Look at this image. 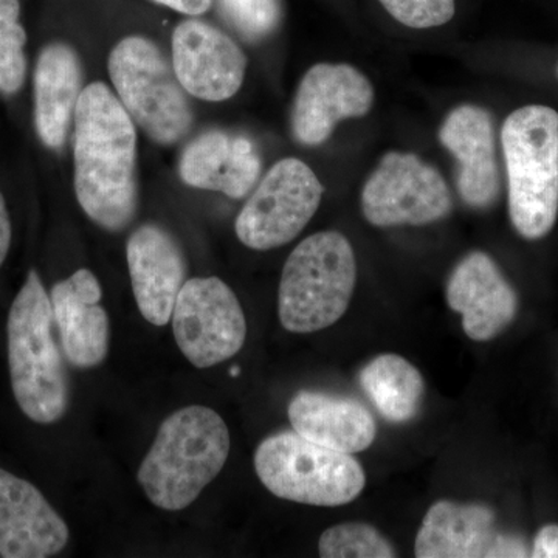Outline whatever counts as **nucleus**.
Segmentation results:
<instances>
[{
  "label": "nucleus",
  "mask_w": 558,
  "mask_h": 558,
  "mask_svg": "<svg viewBox=\"0 0 558 558\" xmlns=\"http://www.w3.org/2000/svg\"><path fill=\"white\" fill-rule=\"evenodd\" d=\"M54 328L49 293L32 269L11 304L7 336L14 399L25 416L43 425L60 421L70 402L69 373Z\"/></svg>",
  "instance_id": "3"
},
{
  "label": "nucleus",
  "mask_w": 558,
  "mask_h": 558,
  "mask_svg": "<svg viewBox=\"0 0 558 558\" xmlns=\"http://www.w3.org/2000/svg\"><path fill=\"white\" fill-rule=\"evenodd\" d=\"M11 236H13V230H11L9 207H7L5 197L0 191V267L3 266L7 256H9Z\"/></svg>",
  "instance_id": "29"
},
{
  "label": "nucleus",
  "mask_w": 558,
  "mask_h": 558,
  "mask_svg": "<svg viewBox=\"0 0 558 558\" xmlns=\"http://www.w3.org/2000/svg\"><path fill=\"white\" fill-rule=\"evenodd\" d=\"M557 76H558V65H557Z\"/></svg>",
  "instance_id": "30"
},
{
  "label": "nucleus",
  "mask_w": 558,
  "mask_h": 558,
  "mask_svg": "<svg viewBox=\"0 0 558 558\" xmlns=\"http://www.w3.org/2000/svg\"><path fill=\"white\" fill-rule=\"evenodd\" d=\"M439 140L458 161L461 199L472 208L492 207L498 199L501 182L490 113L476 105L458 106L444 120Z\"/></svg>",
  "instance_id": "16"
},
{
  "label": "nucleus",
  "mask_w": 558,
  "mask_h": 558,
  "mask_svg": "<svg viewBox=\"0 0 558 558\" xmlns=\"http://www.w3.org/2000/svg\"><path fill=\"white\" fill-rule=\"evenodd\" d=\"M255 470L275 497L300 505L336 508L354 501L366 486L365 470L349 453L279 432L259 444Z\"/></svg>",
  "instance_id": "7"
},
{
  "label": "nucleus",
  "mask_w": 558,
  "mask_h": 558,
  "mask_svg": "<svg viewBox=\"0 0 558 558\" xmlns=\"http://www.w3.org/2000/svg\"><path fill=\"white\" fill-rule=\"evenodd\" d=\"M323 558H392L398 556L391 543L371 524H337L326 529L318 542Z\"/></svg>",
  "instance_id": "24"
},
{
  "label": "nucleus",
  "mask_w": 558,
  "mask_h": 558,
  "mask_svg": "<svg viewBox=\"0 0 558 558\" xmlns=\"http://www.w3.org/2000/svg\"><path fill=\"white\" fill-rule=\"evenodd\" d=\"M172 69L191 97L208 102L230 100L244 84V50L208 22L190 17L172 33Z\"/></svg>",
  "instance_id": "12"
},
{
  "label": "nucleus",
  "mask_w": 558,
  "mask_h": 558,
  "mask_svg": "<svg viewBox=\"0 0 558 558\" xmlns=\"http://www.w3.org/2000/svg\"><path fill=\"white\" fill-rule=\"evenodd\" d=\"M230 24L247 39H263L282 20L281 0H219Z\"/></svg>",
  "instance_id": "25"
},
{
  "label": "nucleus",
  "mask_w": 558,
  "mask_h": 558,
  "mask_svg": "<svg viewBox=\"0 0 558 558\" xmlns=\"http://www.w3.org/2000/svg\"><path fill=\"white\" fill-rule=\"evenodd\" d=\"M150 2L168 7V9L191 17L202 16L213 5V0H150Z\"/></svg>",
  "instance_id": "28"
},
{
  "label": "nucleus",
  "mask_w": 558,
  "mask_h": 558,
  "mask_svg": "<svg viewBox=\"0 0 558 558\" xmlns=\"http://www.w3.org/2000/svg\"><path fill=\"white\" fill-rule=\"evenodd\" d=\"M288 414L290 425L301 436L341 453H360L376 440L373 413L347 396L301 391L290 400Z\"/></svg>",
  "instance_id": "20"
},
{
  "label": "nucleus",
  "mask_w": 558,
  "mask_h": 558,
  "mask_svg": "<svg viewBox=\"0 0 558 558\" xmlns=\"http://www.w3.org/2000/svg\"><path fill=\"white\" fill-rule=\"evenodd\" d=\"M509 218L527 241L548 236L558 218V112L545 105L513 110L501 128Z\"/></svg>",
  "instance_id": "4"
},
{
  "label": "nucleus",
  "mask_w": 558,
  "mask_h": 558,
  "mask_svg": "<svg viewBox=\"0 0 558 558\" xmlns=\"http://www.w3.org/2000/svg\"><path fill=\"white\" fill-rule=\"evenodd\" d=\"M69 538L68 524L39 488L0 469V557H53Z\"/></svg>",
  "instance_id": "15"
},
{
  "label": "nucleus",
  "mask_w": 558,
  "mask_h": 558,
  "mask_svg": "<svg viewBox=\"0 0 558 558\" xmlns=\"http://www.w3.org/2000/svg\"><path fill=\"white\" fill-rule=\"evenodd\" d=\"M357 284V259L340 231H318L290 253L279 281L278 315L292 333L328 329L347 314Z\"/></svg>",
  "instance_id": "5"
},
{
  "label": "nucleus",
  "mask_w": 558,
  "mask_h": 558,
  "mask_svg": "<svg viewBox=\"0 0 558 558\" xmlns=\"http://www.w3.org/2000/svg\"><path fill=\"white\" fill-rule=\"evenodd\" d=\"M501 535L497 513L486 505L438 501L418 527L414 556L418 558H494Z\"/></svg>",
  "instance_id": "21"
},
{
  "label": "nucleus",
  "mask_w": 558,
  "mask_h": 558,
  "mask_svg": "<svg viewBox=\"0 0 558 558\" xmlns=\"http://www.w3.org/2000/svg\"><path fill=\"white\" fill-rule=\"evenodd\" d=\"M531 557L558 558V524H546L537 532Z\"/></svg>",
  "instance_id": "27"
},
{
  "label": "nucleus",
  "mask_w": 558,
  "mask_h": 558,
  "mask_svg": "<svg viewBox=\"0 0 558 558\" xmlns=\"http://www.w3.org/2000/svg\"><path fill=\"white\" fill-rule=\"evenodd\" d=\"M325 186L303 160L277 161L260 180L234 222L238 240L267 252L295 240L322 205Z\"/></svg>",
  "instance_id": "8"
},
{
  "label": "nucleus",
  "mask_w": 558,
  "mask_h": 558,
  "mask_svg": "<svg viewBox=\"0 0 558 558\" xmlns=\"http://www.w3.org/2000/svg\"><path fill=\"white\" fill-rule=\"evenodd\" d=\"M27 32L21 0H0V92L16 95L27 78Z\"/></svg>",
  "instance_id": "23"
},
{
  "label": "nucleus",
  "mask_w": 558,
  "mask_h": 558,
  "mask_svg": "<svg viewBox=\"0 0 558 558\" xmlns=\"http://www.w3.org/2000/svg\"><path fill=\"white\" fill-rule=\"evenodd\" d=\"M255 143L222 130L202 132L191 140L179 160V174L191 189L216 191L242 199L255 189L260 175Z\"/></svg>",
  "instance_id": "18"
},
{
  "label": "nucleus",
  "mask_w": 558,
  "mask_h": 558,
  "mask_svg": "<svg viewBox=\"0 0 558 558\" xmlns=\"http://www.w3.org/2000/svg\"><path fill=\"white\" fill-rule=\"evenodd\" d=\"M376 100L368 76L351 64L319 62L304 73L292 108V134L303 146L328 142L340 121L363 119Z\"/></svg>",
  "instance_id": "11"
},
{
  "label": "nucleus",
  "mask_w": 558,
  "mask_h": 558,
  "mask_svg": "<svg viewBox=\"0 0 558 558\" xmlns=\"http://www.w3.org/2000/svg\"><path fill=\"white\" fill-rule=\"evenodd\" d=\"M132 292L140 314L154 326L171 322L189 266L178 240L156 223H145L126 245Z\"/></svg>",
  "instance_id": "14"
},
{
  "label": "nucleus",
  "mask_w": 558,
  "mask_h": 558,
  "mask_svg": "<svg viewBox=\"0 0 558 558\" xmlns=\"http://www.w3.org/2000/svg\"><path fill=\"white\" fill-rule=\"evenodd\" d=\"M171 319L175 343L196 368L234 357L247 339L240 300L218 277L186 279Z\"/></svg>",
  "instance_id": "10"
},
{
  "label": "nucleus",
  "mask_w": 558,
  "mask_h": 558,
  "mask_svg": "<svg viewBox=\"0 0 558 558\" xmlns=\"http://www.w3.org/2000/svg\"><path fill=\"white\" fill-rule=\"evenodd\" d=\"M359 384L381 417L403 424L417 416L424 399L421 371L398 354H381L360 371Z\"/></svg>",
  "instance_id": "22"
},
{
  "label": "nucleus",
  "mask_w": 558,
  "mask_h": 558,
  "mask_svg": "<svg viewBox=\"0 0 558 558\" xmlns=\"http://www.w3.org/2000/svg\"><path fill=\"white\" fill-rule=\"evenodd\" d=\"M100 281L80 269L51 288L54 325L65 359L81 369L95 368L108 357L109 315L101 306Z\"/></svg>",
  "instance_id": "17"
},
{
  "label": "nucleus",
  "mask_w": 558,
  "mask_h": 558,
  "mask_svg": "<svg viewBox=\"0 0 558 558\" xmlns=\"http://www.w3.org/2000/svg\"><path fill=\"white\" fill-rule=\"evenodd\" d=\"M447 304L462 317V329L473 341H490L512 325L519 314L517 290L498 264L484 252H472L451 271Z\"/></svg>",
  "instance_id": "13"
},
{
  "label": "nucleus",
  "mask_w": 558,
  "mask_h": 558,
  "mask_svg": "<svg viewBox=\"0 0 558 558\" xmlns=\"http://www.w3.org/2000/svg\"><path fill=\"white\" fill-rule=\"evenodd\" d=\"M230 429L215 410L190 405L161 422L138 469V484L157 508L179 512L218 478L229 459Z\"/></svg>",
  "instance_id": "2"
},
{
  "label": "nucleus",
  "mask_w": 558,
  "mask_h": 558,
  "mask_svg": "<svg viewBox=\"0 0 558 558\" xmlns=\"http://www.w3.org/2000/svg\"><path fill=\"white\" fill-rule=\"evenodd\" d=\"M400 24L416 31L442 27L457 13V0H379Z\"/></svg>",
  "instance_id": "26"
},
{
  "label": "nucleus",
  "mask_w": 558,
  "mask_h": 558,
  "mask_svg": "<svg viewBox=\"0 0 558 558\" xmlns=\"http://www.w3.org/2000/svg\"><path fill=\"white\" fill-rule=\"evenodd\" d=\"M362 213L379 229L428 226L450 215L453 199L446 179L413 153L385 154L363 185Z\"/></svg>",
  "instance_id": "9"
},
{
  "label": "nucleus",
  "mask_w": 558,
  "mask_h": 558,
  "mask_svg": "<svg viewBox=\"0 0 558 558\" xmlns=\"http://www.w3.org/2000/svg\"><path fill=\"white\" fill-rule=\"evenodd\" d=\"M110 83L135 126L153 142L171 146L190 134L194 123L189 94L153 39L126 36L109 53Z\"/></svg>",
  "instance_id": "6"
},
{
  "label": "nucleus",
  "mask_w": 558,
  "mask_h": 558,
  "mask_svg": "<svg viewBox=\"0 0 558 558\" xmlns=\"http://www.w3.org/2000/svg\"><path fill=\"white\" fill-rule=\"evenodd\" d=\"M73 186L98 227L121 231L138 207L137 128L108 84L81 92L73 116Z\"/></svg>",
  "instance_id": "1"
},
{
  "label": "nucleus",
  "mask_w": 558,
  "mask_h": 558,
  "mask_svg": "<svg viewBox=\"0 0 558 558\" xmlns=\"http://www.w3.org/2000/svg\"><path fill=\"white\" fill-rule=\"evenodd\" d=\"M83 89L78 51L64 40L46 44L33 72V121L46 148L61 149L68 142Z\"/></svg>",
  "instance_id": "19"
}]
</instances>
